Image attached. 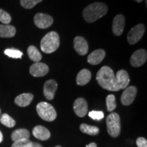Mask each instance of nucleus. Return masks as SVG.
Instances as JSON below:
<instances>
[{
	"mask_svg": "<svg viewBox=\"0 0 147 147\" xmlns=\"http://www.w3.org/2000/svg\"><path fill=\"white\" fill-rule=\"evenodd\" d=\"M91 78V74L87 69H82L79 71L76 77V83L78 85L84 86L88 84Z\"/></svg>",
	"mask_w": 147,
	"mask_h": 147,
	"instance_id": "19",
	"label": "nucleus"
},
{
	"mask_svg": "<svg viewBox=\"0 0 147 147\" xmlns=\"http://www.w3.org/2000/svg\"><path fill=\"white\" fill-rule=\"evenodd\" d=\"M96 79L103 89L110 91H118L120 90L117 85L115 74L110 67H102L97 72Z\"/></svg>",
	"mask_w": 147,
	"mask_h": 147,
	"instance_id": "1",
	"label": "nucleus"
},
{
	"mask_svg": "<svg viewBox=\"0 0 147 147\" xmlns=\"http://www.w3.org/2000/svg\"><path fill=\"white\" fill-rule=\"evenodd\" d=\"M108 12V7L105 3L95 2L87 5L82 12V15L88 23H93L105 16Z\"/></svg>",
	"mask_w": 147,
	"mask_h": 147,
	"instance_id": "2",
	"label": "nucleus"
},
{
	"mask_svg": "<svg viewBox=\"0 0 147 147\" xmlns=\"http://www.w3.org/2000/svg\"><path fill=\"white\" fill-rule=\"evenodd\" d=\"M60 45V39L58 34L51 32L46 34L40 42L41 50L45 53H52L58 49Z\"/></svg>",
	"mask_w": 147,
	"mask_h": 147,
	"instance_id": "3",
	"label": "nucleus"
},
{
	"mask_svg": "<svg viewBox=\"0 0 147 147\" xmlns=\"http://www.w3.org/2000/svg\"><path fill=\"white\" fill-rule=\"evenodd\" d=\"M144 32L145 27L143 24H138L136 25L135 27L131 29V30L128 33L127 37L128 43L131 45H135L142 38Z\"/></svg>",
	"mask_w": 147,
	"mask_h": 147,
	"instance_id": "6",
	"label": "nucleus"
},
{
	"mask_svg": "<svg viewBox=\"0 0 147 147\" xmlns=\"http://www.w3.org/2000/svg\"><path fill=\"white\" fill-rule=\"evenodd\" d=\"M36 110L40 118L46 121L51 122L57 117L56 110L52 105L47 102H42L38 104Z\"/></svg>",
	"mask_w": 147,
	"mask_h": 147,
	"instance_id": "4",
	"label": "nucleus"
},
{
	"mask_svg": "<svg viewBox=\"0 0 147 147\" xmlns=\"http://www.w3.org/2000/svg\"><path fill=\"white\" fill-rule=\"evenodd\" d=\"M1 109H0V116H1Z\"/></svg>",
	"mask_w": 147,
	"mask_h": 147,
	"instance_id": "36",
	"label": "nucleus"
},
{
	"mask_svg": "<svg viewBox=\"0 0 147 147\" xmlns=\"http://www.w3.org/2000/svg\"><path fill=\"white\" fill-rule=\"evenodd\" d=\"M136 144L138 147H147L146 139L142 137H139L136 140Z\"/></svg>",
	"mask_w": 147,
	"mask_h": 147,
	"instance_id": "31",
	"label": "nucleus"
},
{
	"mask_svg": "<svg viewBox=\"0 0 147 147\" xmlns=\"http://www.w3.org/2000/svg\"><path fill=\"white\" fill-rule=\"evenodd\" d=\"M32 147H43V146H42L40 144H39V143H34Z\"/></svg>",
	"mask_w": 147,
	"mask_h": 147,
	"instance_id": "33",
	"label": "nucleus"
},
{
	"mask_svg": "<svg viewBox=\"0 0 147 147\" xmlns=\"http://www.w3.org/2000/svg\"><path fill=\"white\" fill-rule=\"evenodd\" d=\"M74 111L79 117H83L88 113V105L87 101L82 97L76 99L74 102Z\"/></svg>",
	"mask_w": 147,
	"mask_h": 147,
	"instance_id": "11",
	"label": "nucleus"
},
{
	"mask_svg": "<svg viewBox=\"0 0 147 147\" xmlns=\"http://www.w3.org/2000/svg\"><path fill=\"white\" fill-rule=\"evenodd\" d=\"M58 88V84L55 80H49L44 85V95L48 100L54 99L55 93Z\"/></svg>",
	"mask_w": 147,
	"mask_h": 147,
	"instance_id": "12",
	"label": "nucleus"
},
{
	"mask_svg": "<svg viewBox=\"0 0 147 147\" xmlns=\"http://www.w3.org/2000/svg\"><path fill=\"white\" fill-rule=\"evenodd\" d=\"M30 137V133L26 129H18L12 132L11 138L14 142L24 139H29Z\"/></svg>",
	"mask_w": 147,
	"mask_h": 147,
	"instance_id": "21",
	"label": "nucleus"
},
{
	"mask_svg": "<svg viewBox=\"0 0 147 147\" xmlns=\"http://www.w3.org/2000/svg\"><path fill=\"white\" fill-rule=\"evenodd\" d=\"M86 147H97V144L95 142H91L90 144H87Z\"/></svg>",
	"mask_w": 147,
	"mask_h": 147,
	"instance_id": "32",
	"label": "nucleus"
},
{
	"mask_svg": "<svg viewBox=\"0 0 147 147\" xmlns=\"http://www.w3.org/2000/svg\"><path fill=\"white\" fill-rule=\"evenodd\" d=\"M108 133L110 136L117 138L121 133V119L116 113H112L106 118Z\"/></svg>",
	"mask_w": 147,
	"mask_h": 147,
	"instance_id": "5",
	"label": "nucleus"
},
{
	"mask_svg": "<svg viewBox=\"0 0 147 147\" xmlns=\"http://www.w3.org/2000/svg\"><path fill=\"white\" fill-rule=\"evenodd\" d=\"M32 134L36 138L40 140H47L51 137V132L49 130L42 125H37L33 129Z\"/></svg>",
	"mask_w": 147,
	"mask_h": 147,
	"instance_id": "17",
	"label": "nucleus"
},
{
	"mask_svg": "<svg viewBox=\"0 0 147 147\" xmlns=\"http://www.w3.org/2000/svg\"><path fill=\"white\" fill-rule=\"evenodd\" d=\"M55 147H61V146H55Z\"/></svg>",
	"mask_w": 147,
	"mask_h": 147,
	"instance_id": "37",
	"label": "nucleus"
},
{
	"mask_svg": "<svg viewBox=\"0 0 147 147\" xmlns=\"http://www.w3.org/2000/svg\"><path fill=\"white\" fill-rule=\"evenodd\" d=\"M134 1H136L138 3H140V2H142L143 0H134Z\"/></svg>",
	"mask_w": 147,
	"mask_h": 147,
	"instance_id": "35",
	"label": "nucleus"
},
{
	"mask_svg": "<svg viewBox=\"0 0 147 147\" xmlns=\"http://www.w3.org/2000/svg\"><path fill=\"white\" fill-rule=\"evenodd\" d=\"M89 117H91L93 120L100 121L104 117V115L102 111H95V110H93L89 113Z\"/></svg>",
	"mask_w": 147,
	"mask_h": 147,
	"instance_id": "30",
	"label": "nucleus"
},
{
	"mask_svg": "<svg viewBox=\"0 0 147 147\" xmlns=\"http://www.w3.org/2000/svg\"><path fill=\"white\" fill-rule=\"evenodd\" d=\"M35 25L40 29H47L50 27L53 23L52 16L47 14L38 13L34 16Z\"/></svg>",
	"mask_w": 147,
	"mask_h": 147,
	"instance_id": "7",
	"label": "nucleus"
},
{
	"mask_svg": "<svg viewBox=\"0 0 147 147\" xmlns=\"http://www.w3.org/2000/svg\"><path fill=\"white\" fill-rule=\"evenodd\" d=\"M106 106L108 112H113L117 107L116 104V98L114 95H108L106 99Z\"/></svg>",
	"mask_w": 147,
	"mask_h": 147,
	"instance_id": "25",
	"label": "nucleus"
},
{
	"mask_svg": "<svg viewBox=\"0 0 147 147\" xmlns=\"http://www.w3.org/2000/svg\"><path fill=\"white\" fill-rule=\"evenodd\" d=\"M33 143L29 139H24L14 142L12 147H32Z\"/></svg>",
	"mask_w": 147,
	"mask_h": 147,
	"instance_id": "28",
	"label": "nucleus"
},
{
	"mask_svg": "<svg viewBox=\"0 0 147 147\" xmlns=\"http://www.w3.org/2000/svg\"><path fill=\"white\" fill-rule=\"evenodd\" d=\"M49 68L47 64L44 63H35L29 68V72L34 77L45 76L49 73Z\"/></svg>",
	"mask_w": 147,
	"mask_h": 147,
	"instance_id": "10",
	"label": "nucleus"
},
{
	"mask_svg": "<svg viewBox=\"0 0 147 147\" xmlns=\"http://www.w3.org/2000/svg\"><path fill=\"white\" fill-rule=\"evenodd\" d=\"M27 53H28L29 57L30 59L34 61L35 63L40 62L42 59V55L38 49L34 46H29L27 49Z\"/></svg>",
	"mask_w": 147,
	"mask_h": 147,
	"instance_id": "22",
	"label": "nucleus"
},
{
	"mask_svg": "<svg viewBox=\"0 0 147 147\" xmlns=\"http://www.w3.org/2000/svg\"><path fill=\"white\" fill-rule=\"evenodd\" d=\"M115 77L119 89H125L128 87L130 80L128 73L125 70L121 69L118 71L115 75Z\"/></svg>",
	"mask_w": 147,
	"mask_h": 147,
	"instance_id": "15",
	"label": "nucleus"
},
{
	"mask_svg": "<svg viewBox=\"0 0 147 147\" xmlns=\"http://www.w3.org/2000/svg\"><path fill=\"white\" fill-rule=\"evenodd\" d=\"M125 19L123 15L118 14L114 18L113 23V32L116 36H120L124 30Z\"/></svg>",
	"mask_w": 147,
	"mask_h": 147,
	"instance_id": "14",
	"label": "nucleus"
},
{
	"mask_svg": "<svg viewBox=\"0 0 147 147\" xmlns=\"http://www.w3.org/2000/svg\"><path fill=\"white\" fill-rule=\"evenodd\" d=\"M4 53L5 55L8 56L9 57L14 59H21L22 56H23V53L21 51L14 49H6V50H5Z\"/></svg>",
	"mask_w": 147,
	"mask_h": 147,
	"instance_id": "26",
	"label": "nucleus"
},
{
	"mask_svg": "<svg viewBox=\"0 0 147 147\" xmlns=\"http://www.w3.org/2000/svg\"><path fill=\"white\" fill-rule=\"evenodd\" d=\"M3 141V134L1 133V131H0V143Z\"/></svg>",
	"mask_w": 147,
	"mask_h": 147,
	"instance_id": "34",
	"label": "nucleus"
},
{
	"mask_svg": "<svg viewBox=\"0 0 147 147\" xmlns=\"http://www.w3.org/2000/svg\"><path fill=\"white\" fill-rule=\"evenodd\" d=\"M146 51L144 50V49H139L132 54L131 59H130V63L133 67H140V66L144 65L145 62L146 61Z\"/></svg>",
	"mask_w": 147,
	"mask_h": 147,
	"instance_id": "9",
	"label": "nucleus"
},
{
	"mask_svg": "<svg viewBox=\"0 0 147 147\" xmlns=\"http://www.w3.org/2000/svg\"><path fill=\"white\" fill-rule=\"evenodd\" d=\"M33 99L34 95L32 93H23L16 97L14 102L20 107H26L31 104Z\"/></svg>",
	"mask_w": 147,
	"mask_h": 147,
	"instance_id": "18",
	"label": "nucleus"
},
{
	"mask_svg": "<svg viewBox=\"0 0 147 147\" xmlns=\"http://www.w3.org/2000/svg\"><path fill=\"white\" fill-rule=\"evenodd\" d=\"M16 34V28L10 25H0V37L12 38Z\"/></svg>",
	"mask_w": 147,
	"mask_h": 147,
	"instance_id": "20",
	"label": "nucleus"
},
{
	"mask_svg": "<svg viewBox=\"0 0 147 147\" xmlns=\"http://www.w3.org/2000/svg\"><path fill=\"white\" fill-rule=\"evenodd\" d=\"M106 56V53L103 49H97L93 51L87 57L88 63L91 65H98L102 61Z\"/></svg>",
	"mask_w": 147,
	"mask_h": 147,
	"instance_id": "16",
	"label": "nucleus"
},
{
	"mask_svg": "<svg viewBox=\"0 0 147 147\" xmlns=\"http://www.w3.org/2000/svg\"><path fill=\"white\" fill-rule=\"evenodd\" d=\"M80 129L82 133L87 134L88 135L95 136L97 135L100 132V129L97 127L89 125L82 123L80 126Z\"/></svg>",
	"mask_w": 147,
	"mask_h": 147,
	"instance_id": "23",
	"label": "nucleus"
},
{
	"mask_svg": "<svg viewBox=\"0 0 147 147\" xmlns=\"http://www.w3.org/2000/svg\"><path fill=\"white\" fill-rule=\"evenodd\" d=\"M136 94V87H134V86H129V87L125 88L121 97V102L123 105L129 106L135 100Z\"/></svg>",
	"mask_w": 147,
	"mask_h": 147,
	"instance_id": "8",
	"label": "nucleus"
},
{
	"mask_svg": "<svg viewBox=\"0 0 147 147\" xmlns=\"http://www.w3.org/2000/svg\"><path fill=\"white\" fill-rule=\"evenodd\" d=\"M12 21L11 16L5 10L0 8V21L4 25H8Z\"/></svg>",
	"mask_w": 147,
	"mask_h": 147,
	"instance_id": "29",
	"label": "nucleus"
},
{
	"mask_svg": "<svg viewBox=\"0 0 147 147\" xmlns=\"http://www.w3.org/2000/svg\"><path fill=\"white\" fill-rule=\"evenodd\" d=\"M74 47L76 53L80 55H84L89 51L87 40L81 36H76L74 40Z\"/></svg>",
	"mask_w": 147,
	"mask_h": 147,
	"instance_id": "13",
	"label": "nucleus"
},
{
	"mask_svg": "<svg viewBox=\"0 0 147 147\" xmlns=\"http://www.w3.org/2000/svg\"><path fill=\"white\" fill-rule=\"evenodd\" d=\"M42 1V0H21L20 3L24 8L32 9Z\"/></svg>",
	"mask_w": 147,
	"mask_h": 147,
	"instance_id": "27",
	"label": "nucleus"
},
{
	"mask_svg": "<svg viewBox=\"0 0 147 147\" xmlns=\"http://www.w3.org/2000/svg\"><path fill=\"white\" fill-rule=\"evenodd\" d=\"M0 122L1 124H3V125L7 127L12 128L13 127L15 126L16 125V121L14 120L10 115H8V114H3L0 117Z\"/></svg>",
	"mask_w": 147,
	"mask_h": 147,
	"instance_id": "24",
	"label": "nucleus"
}]
</instances>
